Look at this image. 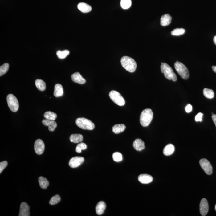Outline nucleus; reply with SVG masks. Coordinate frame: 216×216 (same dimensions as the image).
Segmentation results:
<instances>
[{
    "label": "nucleus",
    "instance_id": "f257e3e1",
    "mask_svg": "<svg viewBox=\"0 0 216 216\" xmlns=\"http://www.w3.org/2000/svg\"><path fill=\"white\" fill-rule=\"evenodd\" d=\"M122 67L130 72H133L136 70L137 65L136 62L132 58L124 56L121 59Z\"/></svg>",
    "mask_w": 216,
    "mask_h": 216
},
{
    "label": "nucleus",
    "instance_id": "f03ea898",
    "mask_svg": "<svg viewBox=\"0 0 216 216\" xmlns=\"http://www.w3.org/2000/svg\"><path fill=\"white\" fill-rule=\"evenodd\" d=\"M153 112L150 108H147L142 111L141 114L140 122L141 125L146 127L149 125L153 119Z\"/></svg>",
    "mask_w": 216,
    "mask_h": 216
},
{
    "label": "nucleus",
    "instance_id": "7ed1b4c3",
    "mask_svg": "<svg viewBox=\"0 0 216 216\" xmlns=\"http://www.w3.org/2000/svg\"><path fill=\"white\" fill-rule=\"evenodd\" d=\"M161 72L164 74L165 77L169 80H172L173 81H176V75L173 71L172 68L166 63H162L161 66Z\"/></svg>",
    "mask_w": 216,
    "mask_h": 216
},
{
    "label": "nucleus",
    "instance_id": "20e7f679",
    "mask_svg": "<svg viewBox=\"0 0 216 216\" xmlns=\"http://www.w3.org/2000/svg\"><path fill=\"white\" fill-rule=\"evenodd\" d=\"M76 125L81 129L92 130L95 128V125L90 120L84 118H79L76 119Z\"/></svg>",
    "mask_w": 216,
    "mask_h": 216
},
{
    "label": "nucleus",
    "instance_id": "39448f33",
    "mask_svg": "<svg viewBox=\"0 0 216 216\" xmlns=\"http://www.w3.org/2000/svg\"><path fill=\"white\" fill-rule=\"evenodd\" d=\"M174 68L180 76L185 80L187 79L190 76L188 70L186 67L180 62L177 61L174 63Z\"/></svg>",
    "mask_w": 216,
    "mask_h": 216
},
{
    "label": "nucleus",
    "instance_id": "423d86ee",
    "mask_svg": "<svg viewBox=\"0 0 216 216\" xmlns=\"http://www.w3.org/2000/svg\"><path fill=\"white\" fill-rule=\"evenodd\" d=\"M8 106L13 112H16L19 108V103L18 99L14 95L10 94L8 95L6 98Z\"/></svg>",
    "mask_w": 216,
    "mask_h": 216
},
{
    "label": "nucleus",
    "instance_id": "0eeeda50",
    "mask_svg": "<svg viewBox=\"0 0 216 216\" xmlns=\"http://www.w3.org/2000/svg\"><path fill=\"white\" fill-rule=\"evenodd\" d=\"M110 99L115 104L120 106H123L125 104V101L124 98L117 91H112L109 94Z\"/></svg>",
    "mask_w": 216,
    "mask_h": 216
},
{
    "label": "nucleus",
    "instance_id": "6e6552de",
    "mask_svg": "<svg viewBox=\"0 0 216 216\" xmlns=\"http://www.w3.org/2000/svg\"><path fill=\"white\" fill-rule=\"evenodd\" d=\"M200 165L205 172L208 175H211L213 173V167L208 160L205 159L200 160Z\"/></svg>",
    "mask_w": 216,
    "mask_h": 216
},
{
    "label": "nucleus",
    "instance_id": "1a4fd4ad",
    "mask_svg": "<svg viewBox=\"0 0 216 216\" xmlns=\"http://www.w3.org/2000/svg\"><path fill=\"white\" fill-rule=\"evenodd\" d=\"M34 149L35 152L37 155L42 154L45 149V145L43 141L41 139H37L35 143Z\"/></svg>",
    "mask_w": 216,
    "mask_h": 216
},
{
    "label": "nucleus",
    "instance_id": "9d476101",
    "mask_svg": "<svg viewBox=\"0 0 216 216\" xmlns=\"http://www.w3.org/2000/svg\"><path fill=\"white\" fill-rule=\"evenodd\" d=\"M84 159L83 157H75L70 159L69 162V165L72 168L79 167L84 163Z\"/></svg>",
    "mask_w": 216,
    "mask_h": 216
},
{
    "label": "nucleus",
    "instance_id": "9b49d317",
    "mask_svg": "<svg viewBox=\"0 0 216 216\" xmlns=\"http://www.w3.org/2000/svg\"><path fill=\"white\" fill-rule=\"evenodd\" d=\"M209 204L206 198H202L200 204V212L201 215L205 216L207 214L209 211Z\"/></svg>",
    "mask_w": 216,
    "mask_h": 216
},
{
    "label": "nucleus",
    "instance_id": "f8f14e48",
    "mask_svg": "<svg viewBox=\"0 0 216 216\" xmlns=\"http://www.w3.org/2000/svg\"><path fill=\"white\" fill-rule=\"evenodd\" d=\"M30 215V207L25 202H22L20 205L19 216H29Z\"/></svg>",
    "mask_w": 216,
    "mask_h": 216
},
{
    "label": "nucleus",
    "instance_id": "ddd939ff",
    "mask_svg": "<svg viewBox=\"0 0 216 216\" xmlns=\"http://www.w3.org/2000/svg\"><path fill=\"white\" fill-rule=\"evenodd\" d=\"M71 79L74 82L79 84H84L86 83L85 79L79 72H75L72 75Z\"/></svg>",
    "mask_w": 216,
    "mask_h": 216
},
{
    "label": "nucleus",
    "instance_id": "4468645a",
    "mask_svg": "<svg viewBox=\"0 0 216 216\" xmlns=\"http://www.w3.org/2000/svg\"><path fill=\"white\" fill-rule=\"evenodd\" d=\"M42 123L44 125L48 126L49 127V131L51 132L54 131L57 127V123L55 120L43 119L42 120Z\"/></svg>",
    "mask_w": 216,
    "mask_h": 216
},
{
    "label": "nucleus",
    "instance_id": "2eb2a0df",
    "mask_svg": "<svg viewBox=\"0 0 216 216\" xmlns=\"http://www.w3.org/2000/svg\"><path fill=\"white\" fill-rule=\"evenodd\" d=\"M138 180L142 184H148L152 181L153 178L148 174H141L138 177Z\"/></svg>",
    "mask_w": 216,
    "mask_h": 216
},
{
    "label": "nucleus",
    "instance_id": "dca6fc26",
    "mask_svg": "<svg viewBox=\"0 0 216 216\" xmlns=\"http://www.w3.org/2000/svg\"><path fill=\"white\" fill-rule=\"evenodd\" d=\"M133 146L134 149L137 151H140L145 149V143L141 139H136L133 143Z\"/></svg>",
    "mask_w": 216,
    "mask_h": 216
},
{
    "label": "nucleus",
    "instance_id": "f3484780",
    "mask_svg": "<svg viewBox=\"0 0 216 216\" xmlns=\"http://www.w3.org/2000/svg\"><path fill=\"white\" fill-rule=\"evenodd\" d=\"M172 19V18L170 14H164L161 17V25L163 26H168L171 24Z\"/></svg>",
    "mask_w": 216,
    "mask_h": 216
},
{
    "label": "nucleus",
    "instance_id": "a211bd4d",
    "mask_svg": "<svg viewBox=\"0 0 216 216\" xmlns=\"http://www.w3.org/2000/svg\"><path fill=\"white\" fill-rule=\"evenodd\" d=\"M106 207L105 202L103 201H100L98 203L96 206V214L100 215L104 212Z\"/></svg>",
    "mask_w": 216,
    "mask_h": 216
},
{
    "label": "nucleus",
    "instance_id": "6ab92c4d",
    "mask_svg": "<svg viewBox=\"0 0 216 216\" xmlns=\"http://www.w3.org/2000/svg\"><path fill=\"white\" fill-rule=\"evenodd\" d=\"M78 8L80 11L84 13H87L90 12L92 7L89 5L84 2H80L78 5Z\"/></svg>",
    "mask_w": 216,
    "mask_h": 216
},
{
    "label": "nucleus",
    "instance_id": "aec40b11",
    "mask_svg": "<svg viewBox=\"0 0 216 216\" xmlns=\"http://www.w3.org/2000/svg\"><path fill=\"white\" fill-rule=\"evenodd\" d=\"M63 93V88L61 84H56L55 86L54 95L56 97H59L62 96Z\"/></svg>",
    "mask_w": 216,
    "mask_h": 216
},
{
    "label": "nucleus",
    "instance_id": "412c9836",
    "mask_svg": "<svg viewBox=\"0 0 216 216\" xmlns=\"http://www.w3.org/2000/svg\"><path fill=\"white\" fill-rule=\"evenodd\" d=\"M70 141L71 142L77 143L81 142L83 141L84 137L81 134H72L70 137Z\"/></svg>",
    "mask_w": 216,
    "mask_h": 216
},
{
    "label": "nucleus",
    "instance_id": "4be33fe9",
    "mask_svg": "<svg viewBox=\"0 0 216 216\" xmlns=\"http://www.w3.org/2000/svg\"><path fill=\"white\" fill-rule=\"evenodd\" d=\"M175 148L173 145L171 144L167 145L165 147L163 150L164 155L169 156L172 155L174 151Z\"/></svg>",
    "mask_w": 216,
    "mask_h": 216
},
{
    "label": "nucleus",
    "instance_id": "5701e85b",
    "mask_svg": "<svg viewBox=\"0 0 216 216\" xmlns=\"http://www.w3.org/2000/svg\"><path fill=\"white\" fill-rule=\"evenodd\" d=\"M126 129V126L124 124H117L112 127V130L114 133L118 134L121 133Z\"/></svg>",
    "mask_w": 216,
    "mask_h": 216
},
{
    "label": "nucleus",
    "instance_id": "b1692460",
    "mask_svg": "<svg viewBox=\"0 0 216 216\" xmlns=\"http://www.w3.org/2000/svg\"><path fill=\"white\" fill-rule=\"evenodd\" d=\"M39 182L40 187L43 189H46L49 186V182L46 178L43 177H40L39 178Z\"/></svg>",
    "mask_w": 216,
    "mask_h": 216
},
{
    "label": "nucleus",
    "instance_id": "393cba45",
    "mask_svg": "<svg viewBox=\"0 0 216 216\" xmlns=\"http://www.w3.org/2000/svg\"><path fill=\"white\" fill-rule=\"evenodd\" d=\"M35 84L36 87L40 91H44L46 88L45 83L42 80H36L35 82Z\"/></svg>",
    "mask_w": 216,
    "mask_h": 216
},
{
    "label": "nucleus",
    "instance_id": "a878e982",
    "mask_svg": "<svg viewBox=\"0 0 216 216\" xmlns=\"http://www.w3.org/2000/svg\"><path fill=\"white\" fill-rule=\"evenodd\" d=\"M44 117L47 120H55L57 117V115L52 111H47L44 114Z\"/></svg>",
    "mask_w": 216,
    "mask_h": 216
},
{
    "label": "nucleus",
    "instance_id": "bb28decb",
    "mask_svg": "<svg viewBox=\"0 0 216 216\" xmlns=\"http://www.w3.org/2000/svg\"><path fill=\"white\" fill-rule=\"evenodd\" d=\"M204 95L208 99H211L214 97V92L212 90L205 88L203 91Z\"/></svg>",
    "mask_w": 216,
    "mask_h": 216
},
{
    "label": "nucleus",
    "instance_id": "cd10ccee",
    "mask_svg": "<svg viewBox=\"0 0 216 216\" xmlns=\"http://www.w3.org/2000/svg\"><path fill=\"white\" fill-rule=\"evenodd\" d=\"M131 0H121L120 1V5L123 9H129L131 6Z\"/></svg>",
    "mask_w": 216,
    "mask_h": 216
},
{
    "label": "nucleus",
    "instance_id": "c85d7f7f",
    "mask_svg": "<svg viewBox=\"0 0 216 216\" xmlns=\"http://www.w3.org/2000/svg\"><path fill=\"white\" fill-rule=\"evenodd\" d=\"M9 65L8 63H5L0 67V76H1L6 74L9 70Z\"/></svg>",
    "mask_w": 216,
    "mask_h": 216
},
{
    "label": "nucleus",
    "instance_id": "c756f323",
    "mask_svg": "<svg viewBox=\"0 0 216 216\" xmlns=\"http://www.w3.org/2000/svg\"><path fill=\"white\" fill-rule=\"evenodd\" d=\"M69 54V51L67 50L61 51H58L57 52V55L59 58L60 59H64Z\"/></svg>",
    "mask_w": 216,
    "mask_h": 216
},
{
    "label": "nucleus",
    "instance_id": "7c9ffc66",
    "mask_svg": "<svg viewBox=\"0 0 216 216\" xmlns=\"http://www.w3.org/2000/svg\"><path fill=\"white\" fill-rule=\"evenodd\" d=\"M185 30L182 28H177L172 31L171 34L173 36H180L184 34Z\"/></svg>",
    "mask_w": 216,
    "mask_h": 216
},
{
    "label": "nucleus",
    "instance_id": "2f4dec72",
    "mask_svg": "<svg viewBox=\"0 0 216 216\" xmlns=\"http://www.w3.org/2000/svg\"><path fill=\"white\" fill-rule=\"evenodd\" d=\"M61 200V198L60 196L56 194L54 196L52 197L51 200L49 201V203L51 205H55L59 203Z\"/></svg>",
    "mask_w": 216,
    "mask_h": 216
},
{
    "label": "nucleus",
    "instance_id": "473e14b6",
    "mask_svg": "<svg viewBox=\"0 0 216 216\" xmlns=\"http://www.w3.org/2000/svg\"><path fill=\"white\" fill-rule=\"evenodd\" d=\"M112 158L113 160L116 162L121 161L123 160V156L122 154L120 153H114L112 155Z\"/></svg>",
    "mask_w": 216,
    "mask_h": 216
},
{
    "label": "nucleus",
    "instance_id": "72a5a7b5",
    "mask_svg": "<svg viewBox=\"0 0 216 216\" xmlns=\"http://www.w3.org/2000/svg\"><path fill=\"white\" fill-rule=\"evenodd\" d=\"M87 149V145L85 143H79L76 146V151L77 153H80L81 152L82 150L86 149Z\"/></svg>",
    "mask_w": 216,
    "mask_h": 216
},
{
    "label": "nucleus",
    "instance_id": "f704fd0d",
    "mask_svg": "<svg viewBox=\"0 0 216 216\" xmlns=\"http://www.w3.org/2000/svg\"><path fill=\"white\" fill-rule=\"evenodd\" d=\"M8 162L6 161H3L0 163V173H2L4 169L6 168L8 165Z\"/></svg>",
    "mask_w": 216,
    "mask_h": 216
},
{
    "label": "nucleus",
    "instance_id": "c9c22d12",
    "mask_svg": "<svg viewBox=\"0 0 216 216\" xmlns=\"http://www.w3.org/2000/svg\"><path fill=\"white\" fill-rule=\"evenodd\" d=\"M203 113L199 112L195 116V120L196 122H202V116H203Z\"/></svg>",
    "mask_w": 216,
    "mask_h": 216
},
{
    "label": "nucleus",
    "instance_id": "e433bc0d",
    "mask_svg": "<svg viewBox=\"0 0 216 216\" xmlns=\"http://www.w3.org/2000/svg\"><path fill=\"white\" fill-rule=\"evenodd\" d=\"M192 106L190 104H187V106L185 107V111L187 113H189V112H191L192 111Z\"/></svg>",
    "mask_w": 216,
    "mask_h": 216
},
{
    "label": "nucleus",
    "instance_id": "4c0bfd02",
    "mask_svg": "<svg viewBox=\"0 0 216 216\" xmlns=\"http://www.w3.org/2000/svg\"><path fill=\"white\" fill-rule=\"evenodd\" d=\"M212 118L213 121L214 122V124H215L216 127V115H215V114H213Z\"/></svg>",
    "mask_w": 216,
    "mask_h": 216
},
{
    "label": "nucleus",
    "instance_id": "58836bf2",
    "mask_svg": "<svg viewBox=\"0 0 216 216\" xmlns=\"http://www.w3.org/2000/svg\"><path fill=\"white\" fill-rule=\"evenodd\" d=\"M212 68H213V71H214V72H215V73H216V66H213L212 67Z\"/></svg>",
    "mask_w": 216,
    "mask_h": 216
},
{
    "label": "nucleus",
    "instance_id": "ea45409f",
    "mask_svg": "<svg viewBox=\"0 0 216 216\" xmlns=\"http://www.w3.org/2000/svg\"><path fill=\"white\" fill-rule=\"evenodd\" d=\"M213 41H214V43L216 45V36H214V39H213Z\"/></svg>",
    "mask_w": 216,
    "mask_h": 216
},
{
    "label": "nucleus",
    "instance_id": "a19ab883",
    "mask_svg": "<svg viewBox=\"0 0 216 216\" xmlns=\"http://www.w3.org/2000/svg\"><path fill=\"white\" fill-rule=\"evenodd\" d=\"M215 210L216 211V205H215Z\"/></svg>",
    "mask_w": 216,
    "mask_h": 216
}]
</instances>
